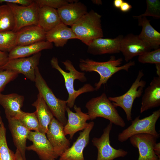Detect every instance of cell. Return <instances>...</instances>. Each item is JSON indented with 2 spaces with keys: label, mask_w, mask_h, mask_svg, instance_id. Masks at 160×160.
Listing matches in <instances>:
<instances>
[{
  "label": "cell",
  "mask_w": 160,
  "mask_h": 160,
  "mask_svg": "<svg viewBox=\"0 0 160 160\" xmlns=\"http://www.w3.org/2000/svg\"><path fill=\"white\" fill-rule=\"evenodd\" d=\"M62 63L65 69L68 70V72L65 71L60 67L56 57H53L50 60L52 67L57 70L63 77L65 86L68 94V98L66 100L67 105L71 108L73 107L75 100L79 96L84 93L93 92L95 90L90 84H86L78 90H76L74 87V81L78 79L81 82H86L87 79L85 74L84 72L78 71L71 61L69 60H66Z\"/></svg>",
  "instance_id": "cell-1"
},
{
  "label": "cell",
  "mask_w": 160,
  "mask_h": 160,
  "mask_svg": "<svg viewBox=\"0 0 160 160\" xmlns=\"http://www.w3.org/2000/svg\"><path fill=\"white\" fill-rule=\"evenodd\" d=\"M122 61V58L116 59L114 56L111 57L108 61L104 62H97L89 58L80 59L79 67L82 71H95L99 74V80L95 84V91H97L103 84H106L109 79L114 74L122 70L128 71L129 68L135 64L134 61L130 60L121 66Z\"/></svg>",
  "instance_id": "cell-2"
},
{
  "label": "cell",
  "mask_w": 160,
  "mask_h": 160,
  "mask_svg": "<svg viewBox=\"0 0 160 160\" xmlns=\"http://www.w3.org/2000/svg\"><path fill=\"white\" fill-rule=\"evenodd\" d=\"M102 16L92 9L71 26L77 39L88 46L95 39L102 38Z\"/></svg>",
  "instance_id": "cell-3"
},
{
  "label": "cell",
  "mask_w": 160,
  "mask_h": 160,
  "mask_svg": "<svg viewBox=\"0 0 160 160\" xmlns=\"http://www.w3.org/2000/svg\"><path fill=\"white\" fill-rule=\"evenodd\" d=\"M90 120H92L101 117L107 119L115 125L123 127L125 123L118 111L105 93L93 98L85 105Z\"/></svg>",
  "instance_id": "cell-4"
},
{
  "label": "cell",
  "mask_w": 160,
  "mask_h": 160,
  "mask_svg": "<svg viewBox=\"0 0 160 160\" xmlns=\"http://www.w3.org/2000/svg\"><path fill=\"white\" fill-rule=\"evenodd\" d=\"M35 86L54 117L64 126L67 123L65 116L66 100L60 99L55 95L42 77L38 67L36 70Z\"/></svg>",
  "instance_id": "cell-5"
},
{
  "label": "cell",
  "mask_w": 160,
  "mask_h": 160,
  "mask_svg": "<svg viewBox=\"0 0 160 160\" xmlns=\"http://www.w3.org/2000/svg\"><path fill=\"white\" fill-rule=\"evenodd\" d=\"M160 116V109L143 119H140V116H137L131 121V124L129 126L119 134L118 141L123 142L132 136L141 134H150L159 138L160 135L156 131V125Z\"/></svg>",
  "instance_id": "cell-6"
},
{
  "label": "cell",
  "mask_w": 160,
  "mask_h": 160,
  "mask_svg": "<svg viewBox=\"0 0 160 160\" xmlns=\"http://www.w3.org/2000/svg\"><path fill=\"white\" fill-rule=\"evenodd\" d=\"M144 75L143 71L139 70L135 80L125 93L121 96L108 97L115 107H120L124 110L128 121L132 120L131 112L134 100L141 97L146 85V82L141 79Z\"/></svg>",
  "instance_id": "cell-7"
},
{
  "label": "cell",
  "mask_w": 160,
  "mask_h": 160,
  "mask_svg": "<svg viewBox=\"0 0 160 160\" xmlns=\"http://www.w3.org/2000/svg\"><path fill=\"white\" fill-rule=\"evenodd\" d=\"M110 122L105 128L103 134L100 137H93L92 140L93 145L97 150L96 160H114L119 157L125 156L128 152L123 149H116L111 145L110 134L113 126Z\"/></svg>",
  "instance_id": "cell-8"
},
{
  "label": "cell",
  "mask_w": 160,
  "mask_h": 160,
  "mask_svg": "<svg viewBox=\"0 0 160 160\" xmlns=\"http://www.w3.org/2000/svg\"><path fill=\"white\" fill-rule=\"evenodd\" d=\"M6 4L11 9L14 17L15 26L12 31L16 32L24 27L38 25L39 7L35 0L27 6L11 3Z\"/></svg>",
  "instance_id": "cell-9"
},
{
  "label": "cell",
  "mask_w": 160,
  "mask_h": 160,
  "mask_svg": "<svg viewBox=\"0 0 160 160\" xmlns=\"http://www.w3.org/2000/svg\"><path fill=\"white\" fill-rule=\"evenodd\" d=\"M41 56L40 52L29 57L9 60L1 68L22 73L27 79L34 82L36 70L38 67Z\"/></svg>",
  "instance_id": "cell-10"
},
{
  "label": "cell",
  "mask_w": 160,
  "mask_h": 160,
  "mask_svg": "<svg viewBox=\"0 0 160 160\" xmlns=\"http://www.w3.org/2000/svg\"><path fill=\"white\" fill-rule=\"evenodd\" d=\"M28 139L32 142V144L27 147L26 150L36 152L40 160H55L58 157L46 134L38 131H30Z\"/></svg>",
  "instance_id": "cell-11"
},
{
  "label": "cell",
  "mask_w": 160,
  "mask_h": 160,
  "mask_svg": "<svg viewBox=\"0 0 160 160\" xmlns=\"http://www.w3.org/2000/svg\"><path fill=\"white\" fill-rule=\"evenodd\" d=\"M46 135L58 157L70 147V141L64 133V126L55 117L50 123Z\"/></svg>",
  "instance_id": "cell-12"
},
{
  "label": "cell",
  "mask_w": 160,
  "mask_h": 160,
  "mask_svg": "<svg viewBox=\"0 0 160 160\" xmlns=\"http://www.w3.org/2000/svg\"><path fill=\"white\" fill-rule=\"evenodd\" d=\"M157 139L153 135L147 134L135 135L129 138L131 144L138 149L137 160H160L153 150Z\"/></svg>",
  "instance_id": "cell-13"
},
{
  "label": "cell",
  "mask_w": 160,
  "mask_h": 160,
  "mask_svg": "<svg viewBox=\"0 0 160 160\" xmlns=\"http://www.w3.org/2000/svg\"><path fill=\"white\" fill-rule=\"evenodd\" d=\"M94 124L93 121L88 123L87 127L79 133L72 145L60 156L59 160H85L83 151L89 143L90 133Z\"/></svg>",
  "instance_id": "cell-14"
},
{
  "label": "cell",
  "mask_w": 160,
  "mask_h": 160,
  "mask_svg": "<svg viewBox=\"0 0 160 160\" xmlns=\"http://www.w3.org/2000/svg\"><path fill=\"white\" fill-rule=\"evenodd\" d=\"M119 50L127 62L133 57L151 51L150 47L140 39L138 35L132 33L127 35L122 39Z\"/></svg>",
  "instance_id": "cell-15"
},
{
  "label": "cell",
  "mask_w": 160,
  "mask_h": 160,
  "mask_svg": "<svg viewBox=\"0 0 160 160\" xmlns=\"http://www.w3.org/2000/svg\"><path fill=\"white\" fill-rule=\"evenodd\" d=\"M73 107L75 112H72L68 106L66 108L68 119L67 123L64 126L65 135H69L71 139L73 138L76 132L83 130L87 127L88 123L87 121L90 120L87 113L82 111L80 107L76 105H74Z\"/></svg>",
  "instance_id": "cell-16"
},
{
  "label": "cell",
  "mask_w": 160,
  "mask_h": 160,
  "mask_svg": "<svg viewBox=\"0 0 160 160\" xmlns=\"http://www.w3.org/2000/svg\"><path fill=\"white\" fill-rule=\"evenodd\" d=\"M8 127L14 145L20 152L23 160H26L25 152L26 143L30 131L22 124L17 119L6 115Z\"/></svg>",
  "instance_id": "cell-17"
},
{
  "label": "cell",
  "mask_w": 160,
  "mask_h": 160,
  "mask_svg": "<svg viewBox=\"0 0 160 160\" xmlns=\"http://www.w3.org/2000/svg\"><path fill=\"white\" fill-rule=\"evenodd\" d=\"M123 37V35H120L113 39H95L88 46L87 52L95 55L119 53L120 43Z\"/></svg>",
  "instance_id": "cell-18"
},
{
  "label": "cell",
  "mask_w": 160,
  "mask_h": 160,
  "mask_svg": "<svg viewBox=\"0 0 160 160\" xmlns=\"http://www.w3.org/2000/svg\"><path fill=\"white\" fill-rule=\"evenodd\" d=\"M57 10L61 22L71 27L88 12L87 6L78 1L69 3Z\"/></svg>",
  "instance_id": "cell-19"
},
{
  "label": "cell",
  "mask_w": 160,
  "mask_h": 160,
  "mask_svg": "<svg viewBox=\"0 0 160 160\" xmlns=\"http://www.w3.org/2000/svg\"><path fill=\"white\" fill-rule=\"evenodd\" d=\"M140 113L160 105V77H154L144 91L141 100Z\"/></svg>",
  "instance_id": "cell-20"
},
{
  "label": "cell",
  "mask_w": 160,
  "mask_h": 160,
  "mask_svg": "<svg viewBox=\"0 0 160 160\" xmlns=\"http://www.w3.org/2000/svg\"><path fill=\"white\" fill-rule=\"evenodd\" d=\"M16 32L17 46H26L46 41V32L38 25L24 27Z\"/></svg>",
  "instance_id": "cell-21"
},
{
  "label": "cell",
  "mask_w": 160,
  "mask_h": 160,
  "mask_svg": "<svg viewBox=\"0 0 160 160\" xmlns=\"http://www.w3.org/2000/svg\"><path fill=\"white\" fill-rule=\"evenodd\" d=\"M46 41L52 43L57 47H62L68 41L77 39L71 28L62 22L50 31L46 32Z\"/></svg>",
  "instance_id": "cell-22"
},
{
  "label": "cell",
  "mask_w": 160,
  "mask_h": 160,
  "mask_svg": "<svg viewBox=\"0 0 160 160\" xmlns=\"http://www.w3.org/2000/svg\"><path fill=\"white\" fill-rule=\"evenodd\" d=\"M138 25L142 27L140 33L138 35L139 39L154 50L160 47V33L151 25L150 20L146 17L137 18Z\"/></svg>",
  "instance_id": "cell-23"
},
{
  "label": "cell",
  "mask_w": 160,
  "mask_h": 160,
  "mask_svg": "<svg viewBox=\"0 0 160 160\" xmlns=\"http://www.w3.org/2000/svg\"><path fill=\"white\" fill-rule=\"evenodd\" d=\"M53 43L42 41L24 46H16L8 53L9 60L31 56L45 49L53 48Z\"/></svg>",
  "instance_id": "cell-24"
},
{
  "label": "cell",
  "mask_w": 160,
  "mask_h": 160,
  "mask_svg": "<svg viewBox=\"0 0 160 160\" xmlns=\"http://www.w3.org/2000/svg\"><path fill=\"white\" fill-rule=\"evenodd\" d=\"M32 105L36 109L35 111L39 124V132L46 134L48 126L54 117L41 94L39 93L36 100Z\"/></svg>",
  "instance_id": "cell-25"
},
{
  "label": "cell",
  "mask_w": 160,
  "mask_h": 160,
  "mask_svg": "<svg viewBox=\"0 0 160 160\" xmlns=\"http://www.w3.org/2000/svg\"><path fill=\"white\" fill-rule=\"evenodd\" d=\"M24 97L17 93H0V105L4 110L5 115L15 118L21 112Z\"/></svg>",
  "instance_id": "cell-26"
},
{
  "label": "cell",
  "mask_w": 160,
  "mask_h": 160,
  "mask_svg": "<svg viewBox=\"0 0 160 160\" xmlns=\"http://www.w3.org/2000/svg\"><path fill=\"white\" fill-rule=\"evenodd\" d=\"M61 23L57 9L48 7H39L38 25L47 32Z\"/></svg>",
  "instance_id": "cell-27"
},
{
  "label": "cell",
  "mask_w": 160,
  "mask_h": 160,
  "mask_svg": "<svg viewBox=\"0 0 160 160\" xmlns=\"http://www.w3.org/2000/svg\"><path fill=\"white\" fill-rule=\"evenodd\" d=\"M6 134V129L0 111V160H16L15 153L8 146Z\"/></svg>",
  "instance_id": "cell-28"
},
{
  "label": "cell",
  "mask_w": 160,
  "mask_h": 160,
  "mask_svg": "<svg viewBox=\"0 0 160 160\" xmlns=\"http://www.w3.org/2000/svg\"><path fill=\"white\" fill-rule=\"evenodd\" d=\"M15 21L12 12L7 4L0 6V32L13 31Z\"/></svg>",
  "instance_id": "cell-29"
},
{
  "label": "cell",
  "mask_w": 160,
  "mask_h": 160,
  "mask_svg": "<svg viewBox=\"0 0 160 160\" xmlns=\"http://www.w3.org/2000/svg\"><path fill=\"white\" fill-rule=\"evenodd\" d=\"M29 131L39 132V124L35 112L30 113L21 111L15 118Z\"/></svg>",
  "instance_id": "cell-30"
},
{
  "label": "cell",
  "mask_w": 160,
  "mask_h": 160,
  "mask_svg": "<svg viewBox=\"0 0 160 160\" xmlns=\"http://www.w3.org/2000/svg\"><path fill=\"white\" fill-rule=\"evenodd\" d=\"M17 36L12 31L0 32V50L9 52L17 46Z\"/></svg>",
  "instance_id": "cell-31"
},
{
  "label": "cell",
  "mask_w": 160,
  "mask_h": 160,
  "mask_svg": "<svg viewBox=\"0 0 160 160\" xmlns=\"http://www.w3.org/2000/svg\"><path fill=\"white\" fill-rule=\"evenodd\" d=\"M146 9L143 14L138 16H133L135 18L146 16H152L156 18H160V2L159 0H147Z\"/></svg>",
  "instance_id": "cell-32"
},
{
  "label": "cell",
  "mask_w": 160,
  "mask_h": 160,
  "mask_svg": "<svg viewBox=\"0 0 160 160\" xmlns=\"http://www.w3.org/2000/svg\"><path fill=\"white\" fill-rule=\"evenodd\" d=\"M138 60L142 63L160 64V48L143 54L139 56Z\"/></svg>",
  "instance_id": "cell-33"
},
{
  "label": "cell",
  "mask_w": 160,
  "mask_h": 160,
  "mask_svg": "<svg viewBox=\"0 0 160 160\" xmlns=\"http://www.w3.org/2000/svg\"><path fill=\"white\" fill-rule=\"evenodd\" d=\"M19 74L14 71L3 70L0 67V93L6 85L15 79Z\"/></svg>",
  "instance_id": "cell-34"
},
{
  "label": "cell",
  "mask_w": 160,
  "mask_h": 160,
  "mask_svg": "<svg viewBox=\"0 0 160 160\" xmlns=\"http://www.w3.org/2000/svg\"><path fill=\"white\" fill-rule=\"evenodd\" d=\"M78 0H35L39 7H47L57 9L69 3L74 2Z\"/></svg>",
  "instance_id": "cell-35"
},
{
  "label": "cell",
  "mask_w": 160,
  "mask_h": 160,
  "mask_svg": "<svg viewBox=\"0 0 160 160\" xmlns=\"http://www.w3.org/2000/svg\"><path fill=\"white\" fill-rule=\"evenodd\" d=\"M31 0H0V3L6 2L20 5L27 6L30 5L33 1Z\"/></svg>",
  "instance_id": "cell-36"
},
{
  "label": "cell",
  "mask_w": 160,
  "mask_h": 160,
  "mask_svg": "<svg viewBox=\"0 0 160 160\" xmlns=\"http://www.w3.org/2000/svg\"><path fill=\"white\" fill-rule=\"evenodd\" d=\"M9 60L8 53L0 50V67L5 65Z\"/></svg>",
  "instance_id": "cell-37"
},
{
  "label": "cell",
  "mask_w": 160,
  "mask_h": 160,
  "mask_svg": "<svg viewBox=\"0 0 160 160\" xmlns=\"http://www.w3.org/2000/svg\"><path fill=\"white\" fill-rule=\"evenodd\" d=\"M132 7V6L129 4L127 2L124 1L119 9L121 12H126L129 11Z\"/></svg>",
  "instance_id": "cell-38"
},
{
  "label": "cell",
  "mask_w": 160,
  "mask_h": 160,
  "mask_svg": "<svg viewBox=\"0 0 160 160\" xmlns=\"http://www.w3.org/2000/svg\"><path fill=\"white\" fill-rule=\"evenodd\" d=\"M153 150L156 155L160 159V143H156L153 147Z\"/></svg>",
  "instance_id": "cell-39"
},
{
  "label": "cell",
  "mask_w": 160,
  "mask_h": 160,
  "mask_svg": "<svg viewBox=\"0 0 160 160\" xmlns=\"http://www.w3.org/2000/svg\"><path fill=\"white\" fill-rule=\"evenodd\" d=\"M123 1V0H114L113 5L116 8L119 9Z\"/></svg>",
  "instance_id": "cell-40"
},
{
  "label": "cell",
  "mask_w": 160,
  "mask_h": 160,
  "mask_svg": "<svg viewBox=\"0 0 160 160\" xmlns=\"http://www.w3.org/2000/svg\"><path fill=\"white\" fill-rule=\"evenodd\" d=\"M15 154L16 160H23L20 152L17 149Z\"/></svg>",
  "instance_id": "cell-41"
},
{
  "label": "cell",
  "mask_w": 160,
  "mask_h": 160,
  "mask_svg": "<svg viewBox=\"0 0 160 160\" xmlns=\"http://www.w3.org/2000/svg\"><path fill=\"white\" fill-rule=\"evenodd\" d=\"M156 67L158 76L160 77V64H156Z\"/></svg>",
  "instance_id": "cell-42"
},
{
  "label": "cell",
  "mask_w": 160,
  "mask_h": 160,
  "mask_svg": "<svg viewBox=\"0 0 160 160\" xmlns=\"http://www.w3.org/2000/svg\"><path fill=\"white\" fill-rule=\"evenodd\" d=\"M92 1L93 4L98 5L102 4V1L101 0H92Z\"/></svg>",
  "instance_id": "cell-43"
}]
</instances>
